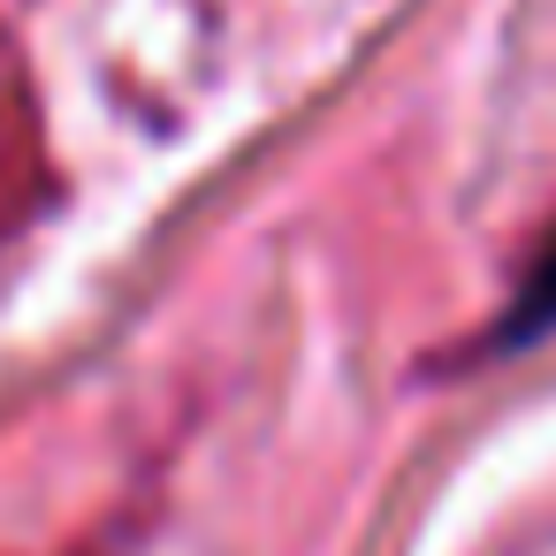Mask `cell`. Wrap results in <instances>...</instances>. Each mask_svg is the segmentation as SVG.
<instances>
[{
  "label": "cell",
  "instance_id": "cell-1",
  "mask_svg": "<svg viewBox=\"0 0 556 556\" xmlns=\"http://www.w3.org/2000/svg\"><path fill=\"white\" fill-rule=\"evenodd\" d=\"M548 328H556V229L541 237V252H533V267H526V282H518L510 320H503L495 343H533V336H548Z\"/></svg>",
  "mask_w": 556,
  "mask_h": 556
}]
</instances>
